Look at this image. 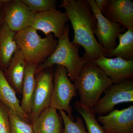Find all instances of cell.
<instances>
[{"label":"cell","instance_id":"obj_27","mask_svg":"<svg viewBox=\"0 0 133 133\" xmlns=\"http://www.w3.org/2000/svg\"><path fill=\"white\" fill-rule=\"evenodd\" d=\"M0 67H1V66H0Z\"/></svg>","mask_w":133,"mask_h":133},{"label":"cell","instance_id":"obj_8","mask_svg":"<svg viewBox=\"0 0 133 133\" xmlns=\"http://www.w3.org/2000/svg\"><path fill=\"white\" fill-rule=\"evenodd\" d=\"M97 21L95 35L98 42L107 52L116 46V40L122 31L120 24L111 21L98 9L94 0H87Z\"/></svg>","mask_w":133,"mask_h":133},{"label":"cell","instance_id":"obj_2","mask_svg":"<svg viewBox=\"0 0 133 133\" xmlns=\"http://www.w3.org/2000/svg\"><path fill=\"white\" fill-rule=\"evenodd\" d=\"M58 39L55 51L46 61L38 65L36 74L55 65H60L66 69L69 78L74 83L88 61L79 55L80 46L70 41L69 24H66L63 35Z\"/></svg>","mask_w":133,"mask_h":133},{"label":"cell","instance_id":"obj_24","mask_svg":"<svg viewBox=\"0 0 133 133\" xmlns=\"http://www.w3.org/2000/svg\"><path fill=\"white\" fill-rule=\"evenodd\" d=\"M8 110L0 100V133H10Z\"/></svg>","mask_w":133,"mask_h":133},{"label":"cell","instance_id":"obj_1","mask_svg":"<svg viewBox=\"0 0 133 133\" xmlns=\"http://www.w3.org/2000/svg\"><path fill=\"white\" fill-rule=\"evenodd\" d=\"M69 17L74 32L72 43L84 50L82 57L87 61H94L107 51L98 42L95 36L97 21L90 5L85 0H63L60 5Z\"/></svg>","mask_w":133,"mask_h":133},{"label":"cell","instance_id":"obj_4","mask_svg":"<svg viewBox=\"0 0 133 133\" xmlns=\"http://www.w3.org/2000/svg\"><path fill=\"white\" fill-rule=\"evenodd\" d=\"M16 38L19 50L30 64L43 63L51 56L58 44V40L52 33L43 38L31 27L16 32Z\"/></svg>","mask_w":133,"mask_h":133},{"label":"cell","instance_id":"obj_10","mask_svg":"<svg viewBox=\"0 0 133 133\" xmlns=\"http://www.w3.org/2000/svg\"><path fill=\"white\" fill-rule=\"evenodd\" d=\"M92 62L104 72L113 84L133 79V60L119 57L108 58L101 55Z\"/></svg>","mask_w":133,"mask_h":133},{"label":"cell","instance_id":"obj_14","mask_svg":"<svg viewBox=\"0 0 133 133\" xmlns=\"http://www.w3.org/2000/svg\"><path fill=\"white\" fill-rule=\"evenodd\" d=\"M27 63L19 48L10 60L3 74L16 92L22 94L23 82Z\"/></svg>","mask_w":133,"mask_h":133},{"label":"cell","instance_id":"obj_21","mask_svg":"<svg viewBox=\"0 0 133 133\" xmlns=\"http://www.w3.org/2000/svg\"><path fill=\"white\" fill-rule=\"evenodd\" d=\"M10 133H34L31 124L22 119L18 115L9 109Z\"/></svg>","mask_w":133,"mask_h":133},{"label":"cell","instance_id":"obj_16","mask_svg":"<svg viewBox=\"0 0 133 133\" xmlns=\"http://www.w3.org/2000/svg\"><path fill=\"white\" fill-rule=\"evenodd\" d=\"M16 33L6 23L0 30V66L3 71L8 68L18 48L16 38Z\"/></svg>","mask_w":133,"mask_h":133},{"label":"cell","instance_id":"obj_18","mask_svg":"<svg viewBox=\"0 0 133 133\" xmlns=\"http://www.w3.org/2000/svg\"><path fill=\"white\" fill-rule=\"evenodd\" d=\"M38 66L27 63L23 82L21 107L29 117L31 112L32 98L35 86L36 71Z\"/></svg>","mask_w":133,"mask_h":133},{"label":"cell","instance_id":"obj_23","mask_svg":"<svg viewBox=\"0 0 133 133\" xmlns=\"http://www.w3.org/2000/svg\"><path fill=\"white\" fill-rule=\"evenodd\" d=\"M59 112L64 125L63 133H88L81 118L77 116L76 121L74 122L69 118L65 112Z\"/></svg>","mask_w":133,"mask_h":133},{"label":"cell","instance_id":"obj_9","mask_svg":"<svg viewBox=\"0 0 133 133\" xmlns=\"http://www.w3.org/2000/svg\"><path fill=\"white\" fill-rule=\"evenodd\" d=\"M69 21L65 12L57 9L50 10L35 14L30 27L42 31L46 36L53 33L55 37L59 38L63 35Z\"/></svg>","mask_w":133,"mask_h":133},{"label":"cell","instance_id":"obj_20","mask_svg":"<svg viewBox=\"0 0 133 133\" xmlns=\"http://www.w3.org/2000/svg\"><path fill=\"white\" fill-rule=\"evenodd\" d=\"M74 108L85 122L88 133H105L97 121L92 109L83 104L79 101L75 102Z\"/></svg>","mask_w":133,"mask_h":133},{"label":"cell","instance_id":"obj_15","mask_svg":"<svg viewBox=\"0 0 133 133\" xmlns=\"http://www.w3.org/2000/svg\"><path fill=\"white\" fill-rule=\"evenodd\" d=\"M63 121L56 109L49 107L44 109L31 124L34 133H61Z\"/></svg>","mask_w":133,"mask_h":133},{"label":"cell","instance_id":"obj_22","mask_svg":"<svg viewBox=\"0 0 133 133\" xmlns=\"http://www.w3.org/2000/svg\"><path fill=\"white\" fill-rule=\"evenodd\" d=\"M35 14L57 9L56 0H22Z\"/></svg>","mask_w":133,"mask_h":133},{"label":"cell","instance_id":"obj_25","mask_svg":"<svg viewBox=\"0 0 133 133\" xmlns=\"http://www.w3.org/2000/svg\"><path fill=\"white\" fill-rule=\"evenodd\" d=\"M5 0H0V30L5 23Z\"/></svg>","mask_w":133,"mask_h":133},{"label":"cell","instance_id":"obj_5","mask_svg":"<svg viewBox=\"0 0 133 133\" xmlns=\"http://www.w3.org/2000/svg\"><path fill=\"white\" fill-rule=\"evenodd\" d=\"M77 96L75 85L69 78L67 70L57 65L53 73V87L50 107L66 112L72 120H74L70 102Z\"/></svg>","mask_w":133,"mask_h":133},{"label":"cell","instance_id":"obj_12","mask_svg":"<svg viewBox=\"0 0 133 133\" xmlns=\"http://www.w3.org/2000/svg\"><path fill=\"white\" fill-rule=\"evenodd\" d=\"M5 22L17 32L30 27L35 14L22 0H5Z\"/></svg>","mask_w":133,"mask_h":133},{"label":"cell","instance_id":"obj_17","mask_svg":"<svg viewBox=\"0 0 133 133\" xmlns=\"http://www.w3.org/2000/svg\"><path fill=\"white\" fill-rule=\"evenodd\" d=\"M16 93L5 78L3 71L0 67V100L9 109L29 124V116L22 109Z\"/></svg>","mask_w":133,"mask_h":133},{"label":"cell","instance_id":"obj_11","mask_svg":"<svg viewBox=\"0 0 133 133\" xmlns=\"http://www.w3.org/2000/svg\"><path fill=\"white\" fill-rule=\"evenodd\" d=\"M105 133H133V106L114 109L106 115L98 116Z\"/></svg>","mask_w":133,"mask_h":133},{"label":"cell","instance_id":"obj_6","mask_svg":"<svg viewBox=\"0 0 133 133\" xmlns=\"http://www.w3.org/2000/svg\"><path fill=\"white\" fill-rule=\"evenodd\" d=\"M104 95L95 104L93 111L95 115H106L117 105L133 102V79L112 85L104 91Z\"/></svg>","mask_w":133,"mask_h":133},{"label":"cell","instance_id":"obj_19","mask_svg":"<svg viewBox=\"0 0 133 133\" xmlns=\"http://www.w3.org/2000/svg\"><path fill=\"white\" fill-rule=\"evenodd\" d=\"M119 43L113 50L107 52L106 57H119L133 60V29H129L118 36Z\"/></svg>","mask_w":133,"mask_h":133},{"label":"cell","instance_id":"obj_26","mask_svg":"<svg viewBox=\"0 0 133 133\" xmlns=\"http://www.w3.org/2000/svg\"><path fill=\"white\" fill-rule=\"evenodd\" d=\"M96 6L98 9L102 12L103 9L106 5L108 0H94Z\"/></svg>","mask_w":133,"mask_h":133},{"label":"cell","instance_id":"obj_13","mask_svg":"<svg viewBox=\"0 0 133 133\" xmlns=\"http://www.w3.org/2000/svg\"><path fill=\"white\" fill-rule=\"evenodd\" d=\"M103 12L111 21L127 30L133 29V2L130 0H108Z\"/></svg>","mask_w":133,"mask_h":133},{"label":"cell","instance_id":"obj_3","mask_svg":"<svg viewBox=\"0 0 133 133\" xmlns=\"http://www.w3.org/2000/svg\"><path fill=\"white\" fill-rule=\"evenodd\" d=\"M74 83L79 101L92 110L102 94L113 84L104 72L92 61L85 64Z\"/></svg>","mask_w":133,"mask_h":133},{"label":"cell","instance_id":"obj_7","mask_svg":"<svg viewBox=\"0 0 133 133\" xmlns=\"http://www.w3.org/2000/svg\"><path fill=\"white\" fill-rule=\"evenodd\" d=\"M52 67L44 69L36 74L31 112L29 117L31 124L44 109L49 107L53 87L54 73Z\"/></svg>","mask_w":133,"mask_h":133}]
</instances>
